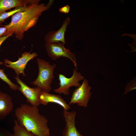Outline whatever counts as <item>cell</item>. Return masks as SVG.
Here are the masks:
<instances>
[{
    "label": "cell",
    "instance_id": "obj_1",
    "mask_svg": "<svg viewBox=\"0 0 136 136\" xmlns=\"http://www.w3.org/2000/svg\"><path fill=\"white\" fill-rule=\"evenodd\" d=\"M40 1L31 0L23 10L12 16L10 22L3 25L7 28L4 36L14 34L18 40H22L24 32L36 24L42 13L48 10L54 2L53 0H50L46 5L43 3L40 4Z\"/></svg>",
    "mask_w": 136,
    "mask_h": 136
},
{
    "label": "cell",
    "instance_id": "obj_2",
    "mask_svg": "<svg viewBox=\"0 0 136 136\" xmlns=\"http://www.w3.org/2000/svg\"><path fill=\"white\" fill-rule=\"evenodd\" d=\"M18 124L36 136H50L48 120L40 112L38 107L21 104L15 111Z\"/></svg>",
    "mask_w": 136,
    "mask_h": 136
},
{
    "label": "cell",
    "instance_id": "obj_3",
    "mask_svg": "<svg viewBox=\"0 0 136 136\" xmlns=\"http://www.w3.org/2000/svg\"><path fill=\"white\" fill-rule=\"evenodd\" d=\"M36 60L38 67L39 73L37 78L30 84L39 87L42 91L49 93L52 88L51 84L54 76L55 64L52 65L44 60L37 58Z\"/></svg>",
    "mask_w": 136,
    "mask_h": 136
},
{
    "label": "cell",
    "instance_id": "obj_4",
    "mask_svg": "<svg viewBox=\"0 0 136 136\" xmlns=\"http://www.w3.org/2000/svg\"><path fill=\"white\" fill-rule=\"evenodd\" d=\"M45 47L48 56L52 60H55L60 57L66 58L70 59L77 68L76 55L69 49H66L62 43H45Z\"/></svg>",
    "mask_w": 136,
    "mask_h": 136
},
{
    "label": "cell",
    "instance_id": "obj_5",
    "mask_svg": "<svg viewBox=\"0 0 136 136\" xmlns=\"http://www.w3.org/2000/svg\"><path fill=\"white\" fill-rule=\"evenodd\" d=\"M77 68L73 70L72 76L70 78L66 77L62 74L58 75L59 87L53 90L54 92L59 94H63L68 95L70 94V88L72 86L78 87L80 84L79 82L84 79V77L77 72Z\"/></svg>",
    "mask_w": 136,
    "mask_h": 136
},
{
    "label": "cell",
    "instance_id": "obj_6",
    "mask_svg": "<svg viewBox=\"0 0 136 136\" xmlns=\"http://www.w3.org/2000/svg\"><path fill=\"white\" fill-rule=\"evenodd\" d=\"M91 88L88 81L84 79L81 84L73 92L69 105L77 104L79 106L87 107L91 96Z\"/></svg>",
    "mask_w": 136,
    "mask_h": 136
},
{
    "label": "cell",
    "instance_id": "obj_7",
    "mask_svg": "<svg viewBox=\"0 0 136 136\" xmlns=\"http://www.w3.org/2000/svg\"><path fill=\"white\" fill-rule=\"evenodd\" d=\"M14 78L19 86L18 90L20 91L25 97L27 101L32 106L38 107L41 104L39 97L41 89L37 86L31 88L21 80L18 76H14Z\"/></svg>",
    "mask_w": 136,
    "mask_h": 136
},
{
    "label": "cell",
    "instance_id": "obj_8",
    "mask_svg": "<svg viewBox=\"0 0 136 136\" xmlns=\"http://www.w3.org/2000/svg\"><path fill=\"white\" fill-rule=\"evenodd\" d=\"M37 56L36 52L31 53L30 52H24L22 54L21 57H19L17 61L13 62L7 59H5L4 64L6 67L13 69L17 76H19L22 74L23 76H26L24 70L27 63Z\"/></svg>",
    "mask_w": 136,
    "mask_h": 136
},
{
    "label": "cell",
    "instance_id": "obj_9",
    "mask_svg": "<svg viewBox=\"0 0 136 136\" xmlns=\"http://www.w3.org/2000/svg\"><path fill=\"white\" fill-rule=\"evenodd\" d=\"M70 22L69 17L65 19L59 29L57 31L49 32L44 37V41L46 43L61 42L64 44L66 43L65 34L67 26Z\"/></svg>",
    "mask_w": 136,
    "mask_h": 136
},
{
    "label": "cell",
    "instance_id": "obj_10",
    "mask_svg": "<svg viewBox=\"0 0 136 136\" xmlns=\"http://www.w3.org/2000/svg\"><path fill=\"white\" fill-rule=\"evenodd\" d=\"M76 113L74 111L69 112L64 110L65 125L62 136H84L78 130L76 126L75 116Z\"/></svg>",
    "mask_w": 136,
    "mask_h": 136
},
{
    "label": "cell",
    "instance_id": "obj_11",
    "mask_svg": "<svg viewBox=\"0 0 136 136\" xmlns=\"http://www.w3.org/2000/svg\"><path fill=\"white\" fill-rule=\"evenodd\" d=\"M39 98L40 104L44 105H46L49 103H53L59 105L64 110L68 111L70 108V105L59 95L51 94L42 91Z\"/></svg>",
    "mask_w": 136,
    "mask_h": 136
},
{
    "label": "cell",
    "instance_id": "obj_12",
    "mask_svg": "<svg viewBox=\"0 0 136 136\" xmlns=\"http://www.w3.org/2000/svg\"><path fill=\"white\" fill-rule=\"evenodd\" d=\"M13 108L11 97L7 93L0 91V121L4 119Z\"/></svg>",
    "mask_w": 136,
    "mask_h": 136
},
{
    "label": "cell",
    "instance_id": "obj_13",
    "mask_svg": "<svg viewBox=\"0 0 136 136\" xmlns=\"http://www.w3.org/2000/svg\"><path fill=\"white\" fill-rule=\"evenodd\" d=\"M31 0H0V15L7 10L18 7L26 6Z\"/></svg>",
    "mask_w": 136,
    "mask_h": 136
},
{
    "label": "cell",
    "instance_id": "obj_14",
    "mask_svg": "<svg viewBox=\"0 0 136 136\" xmlns=\"http://www.w3.org/2000/svg\"><path fill=\"white\" fill-rule=\"evenodd\" d=\"M13 133L10 136H36L20 125L16 120L14 121Z\"/></svg>",
    "mask_w": 136,
    "mask_h": 136
},
{
    "label": "cell",
    "instance_id": "obj_15",
    "mask_svg": "<svg viewBox=\"0 0 136 136\" xmlns=\"http://www.w3.org/2000/svg\"><path fill=\"white\" fill-rule=\"evenodd\" d=\"M4 69H0V79L7 84L11 89L15 91L18 90L19 86L13 83L10 80L7 75L4 73Z\"/></svg>",
    "mask_w": 136,
    "mask_h": 136
},
{
    "label": "cell",
    "instance_id": "obj_16",
    "mask_svg": "<svg viewBox=\"0 0 136 136\" xmlns=\"http://www.w3.org/2000/svg\"><path fill=\"white\" fill-rule=\"evenodd\" d=\"M26 6L17 7L15 8L14 9L8 12H5L1 14L0 15V24L4 22L6 19L9 17L12 16L18 12L23 10Z\"/></svg>",
    "mask_w": 136,
    "mask_h": 136
},
{
    "label": "cell",
    "instance_id": "obj_17",
    "mask_svg": "<svg viewBox=\"0 0 136 136\" xmlns=\"http://www.w3.org/2000/svg\"><path fill=\"white\" fill-rule=\"evenodd\" d=\"M70 7L68 5H66L59 9V11L65 14L68 13L70 11Z\"/></svg>",
    "mask_w": 136,
    "mask_h": 136
},
{
    "label": "cell",
    "instance_id": "obj_18",
    "mask_svg": "<svg viewBox=\"0 0 136 136\" xmlns=\"http://www.w3.org/2000/svg\"><path fill=\"white\" fill-rule=\"evenodd\" d=\"M11 134L7 130L0 127V136H10Z\"/></svg>",
    "mask_w": 136,
    "mask_h": 136
},
{
    "label": "cell",
    "instance_id": "obj_19",
    "mask_svg": "<svg viewBox=\"0 0 136 136\" xmlns=\"http://www.w3.org/2000/svg\"><path fill=\"white\" fill-rule=\"evenodd\" d=\"M12 35L10 34L6 36L0 37V47L2 43L8 37L12 36ZM3 62L0 61V65H2L4 64Z\"/></svg>",
    "mask_w": 136,
    "mask_h": 136
},
{
    "label": "cell",
    "instance_id": "obj_20",
    "mask_svg": "<svg viewBox=\"0 0 136 136\" xmlns=\"http://www.w3.org/2000/svg\"><path fill=\"white\" fill-rule=\"evenodd\" d=\"M3 27H0V37L3 36L7 30V28L5 26L2 25Z\"/></svg>",
    "mask_w": 136,
    "mask_h": 136
},
{
    "label": "cell",
    "instance_id": "obj_21",
    "mask_svg": "<svg viewBox=\"0 0 136 136\" xmlns=\"http://www.w3.org/2000/svg\"><path fill=\"white\" fill-rule=\"evenodd\" d=\"M127 35L129 36L130 37H131L132 38L134 39L133 41L134 42L133 43V44H132V45H134V46H135V44L136 45V34L134 35H132L131 34H129L128 33L127 34H125L122 36H123L124 35Z\"/></svg>",
    "mask_w": 136,
    "mask_h": 136
},
{
    "label": "cell",
    "instance_id": "obj_22",
    "mask_svg": "<svg viewBox=\"0 0 136 136\" xmlns=\"http://www.w3.org/2000/svg\"><path fill=\"white\" fill-rule=\"evenodd\" d=\"M130 45L131 47V48L132 49V51H133V52H134L135 51H136V48L135 47H134L133 46H132L130 45V44H129Z\"/></svg>",
    "mask_w": 136,
    "mask_h": 136
},
{
    "label": "cell",
    "instance_id": "obj_23",
    "mask_svg": "<svg viewBox=\"0 0 136 136\" xmlns=\"http://www.w3.org/2000/svg\"></svg>",
    "mask_w": 136,
    "mask_h": 136
}]
</instances>
